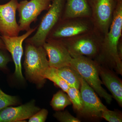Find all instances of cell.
I'll return each instance as SVG.
<instances>
[{
  "label": "cell",
  "mask_w": 122,
  "mask_h": 122,
  "mask_svg": "<svg viewBox=\"0 0 122 122\" xmlns=\"http://www.w3.org/2000/svg\"><path fill=\"white\" fill-rule=\"evenodd\" d=\"M39 110L34 100L19 106L7 107L0 112V122H23Z\"/></svg>",
  "instance_id": "cell-13"
},
{
  "label": "cell",
  "mask_w": 122,
  "mask_h": 122,
  "mask_svg": "<svg viewBox=\"0 0 122 122\" xmlns=\"http://www.w3.org/2000/svg\"><path fill=\"white\" fill-rule=\"evenodd\" d=\"M57 72L70 87H74L79 90L80 75L71 66L57 69Z\"/></svg>",
  "instance_id": "cell-16"
},
{
  "label": "cell",
  "mask_w": 122,
  "mask_h": 122,
  "mask_svg": "<svg viewBox=\"0 0 122 122\" xmlns=\"http://www.w3.org/2000/svg\"><path fill=\"white\" fill-rule=\"evenodd\" d=\"M101 117L109 122H122V113L119 111L110 110L108 109L102 112Z\"/></svg>",
  "instance_id": "cell-21"
},
{
  "label": "cell",
  "mask_w": 122,
  "mask_h": 122,
  "mask_svg": "<svg viewBox=\"0 0 122 122\" xmlns=\"http://www.w3.org/2000/svg\"><path fill=\"white\" fill-rule=\"evenodd\" d=\"M66 0H53L50 7L41 20L36 32L25 42L43 46L50 33L61 19Z\"/></svg>",
  "instance_id": "cell-5"
},
{
  "label": "cell",
  "mask_w": 122,
  "mask_h": 122,
  "mask_svg": "<svg viewBox=\"0 0 122 122\" xmlns=\"http://www.w3.org/2000/svg\"><path fill=\"white\" fill-rule=\"evenodd\" d=\"M88 0L95 29L104 36L111 25L116 0Z\"/></svg>",
  "instance_id": "cell-7"
},
{
  "label": "cell",
  "mask_w": 122,
  "mask_h": 122,
  "mask_svg": "<svg viewBox=\"0 0 122 122\" xmlns=\"http://www.w3.org/2000/svg\"><path fill=\"white\" fill-rule=\"evenodd\" d=\"M42 77L45 79L52 81L66 93L69 88L68 84L58 74L56 68L49 66L44 72Z\"/></svg>",
  "instance_id": "cell-18"
},
{
  "label": "cell",
  "mask_w": 122,
  "mask_h": 122,
  "mask_svg": "<svg viewBox=\"0 0 122 122\" xmlns=\"http://www.w3.org/2000/svg\"><path fill=\"white\" fill-rule=\"evenodd\" d=\"M0 49L5 51L7 50L5 44L2 39H1L0 38Z\"/></svg>",
  "instance_id": "cell-26"
},
{
  "label": "cell",
  "mask_w": 122,
  "mask_h": 122,
  "mask_svg": "<svg viewBox=\"0 0 122 122\" xmlns=\"http://www.w3.org/2000/svg\"><path fill=\"white\" fill-rule=\"evenodd\" d=\"M75 110L80 113L83 108V102L79 90L70 87L66 92Z\"/></svg>",
  "instance_id": "cell-19"
},
{
  "label": "cell",
  "mask_w": 122,
  "mask_h": 122,
  "mask_svg": "<svg viewBox=\"0 0 122 122\" xmlns=\"http://www.w3.org/2000/svg\"><path fill=\"white\" fill-rule=\"evenodd\" d=\"M43 46L49 58L50 66L58 69L70 66L72 57L61 40L47 38Z\"/></svg>",
  "instance_id": "cell-12"
},
{
  "label": "cell",
  "mask_w": 122,
  "mask_h": 122,
  "mask_svg": "<svg viewBox=\"0 0 122 122\" xmlns=\"http://www.w3.org/2000/svg\"><path fill=\"white\" fill-rule=\"evenodd\" d=\"M122 0H116L113 19L108 32L103 36L99 54L95 60L102 65L114 69L122 75V62L117 48L122 37Z\"/></svg>",
  "instance_id": "cell-1"
},
{
  "label": "cell",
  "mask_w": 122,
  "mask_h": 122,
  "mask_svg": "<svg viewBox=\"0 0 122 122\" xmlns=\"http://www.w3.org/2000/svg\"><path fill=\"white\" fill-rule=\"evenodd\" d=\"M50 104L54 110L57 111L63 110L66 107L71 105L72 103L68 94L62 90L54 95Z\"/></svg>",
  "instance_id": "cell-17"
},
{
  "label": "cell",
  "mask_w": 122,
  "mask_h": 122,
  "mask_svg": "<svg viewBox=\"0 0 122 122\" xmlns=\"http://www.w3.org/2000/svg\"><path fill=\"white\" fill-rule=\"evenodd\" d=\"M48 112L46 109H43L39 110L36 113L32 116L29 118V122H45Z\"/></svg>",
  "instance_id": "cell-23"
},
{
  "label": "cell",
  "mask_w": 122,
  "mask_h": 122,
  "mask_svg": "<svg viewBox=\"0 0 122 122\" xmlns=\"http://www.w3.org/2000/svg\"><path fill=\"white\" fill-rule=\"evenodd\" d=\"M91 17L88 0H66L61 19Z\"/></svg>",
  "instance_id": "cell-15"
},
{
  "label": "cell",
  "mask_w": 122,
  "mask_h": 122,
  "mask_svg": "<svg viewBox=\"0 0 122 122\" xmlns=\"http://www.w3.org/2000/svg\"><path fill=\"white\" fill-rule=\"evenodd\" d=\"M18 102L16 96L7 94L0 89V112L7 107L16 105Z\"/></svg>",
  "instance_id": "cell-20"
},
{
  "label": "cell",
  "mask_w": 122,
  "mask_h": 122,
  "mask_svg": "<svg viewBox=\"0 0 122 122\" xmlns=\"http://www.w3.org/2000/svg\"><path fill=\"white\" fill-rule=\"evenodd\" d=\"M71 66L78 72L83 79L108 104L112 101V96L107 93L102 86V82L99 77V63L96 60L83 56L72 57Z\"/></svg>",
  "instance_id": "cell-3"
},
{
  "label": "cell",
  "mask_w": 122,
  "mask_h": 122,
  "mask_svg": "<svg viewBox=\"0 0 122 122\" xmlns=\"http://www.w3.org/2000/svg\"><path fill=\"white\" fill-rule=\"evenodd\" d=\"M5 51L0 49V70H6L7 65L11 61L10 56Z\"/></svg>",
  "instance_id": "cell-24"
},
{
  "label": "cell",
  "mask_w": 122,
  "mask_h": 122,
  "mask_svg": "<svg viewBox=\"0 0 122 122\" xmlns=\"http://www.w3.org/2000/svg\"><path fill=\"white\" fill-rule=\"evenodd\" d=\"M103 37L95 29L74 37L60 40L72 57L81 55L95 59L99 54Z\"/></svg>",
  "instance_id": "cell-4"
},
{
  "label": "cell",
  "mask_w": 122,
  "mask_h": 122,
  "mask_svg": "<svg viewBox=\"0 0 122 122\" xmlns=\"http://www.w3.org/2000/svg\"><path fill=\"white\" fill-rule=\"evenodd\" d=\"M53 0H23L19 2L17 11L19 13L18 24L20 31H27L35 22L42 12L47 11Z\"/></svg>",
  "instance_id": "cell-8"
},
{
  "label": "cell",
  "mask_w": 122,
  "mask_h": 122,
  "mask_svg": "<svg viewBox=\"0 0 122 122\" xmlns=\"http://www.w3.org/2000/svg\"><path fill=\"white\" fill-rule=\"evenodd\" d=\"M80 92L83 102V108L79 113L85 117H101L102 111L107 109L96 94L93 89L80 75Z\"/></svg>",
  "instance_id": "cell-9"
},
{
  "label": "cell",
  "mask_w": 122,
  "mask_h": 122,
  "mask_svg": "<svg viewBox=\"0 0 122 122\" xmlns=\"http://www.w3.org/2000/svg\"><path fill=\"white\" fill-rule=\"evenodd\" d=\"M95 29L91 18L61 19L52 29L47 38L62 40L74 37Z\"/></svg>",
  "instance_id": "cell-6"
},
{
  "label": "cell",
  "mask_w": 122,
  "mask_h": 122,
  "mask_svg": "<svg viewBox=\"0 0 122 122\" xmlns=\"http://www.w3.org/2000/svg\"><path fill=\"white\" fill-rule=\"evenodd\" d=\"M37 26L31 28L23 35L15 36H8L0 35V38L3 41L6 50L11 54L15 64L14 75L18 80L23 81L24 77L22 72L21 59L23 54L22 44L37 28Z\"/></svg>",
  "instance_id": "cell-10"
},
{
  "label": "cell",
  "mask_w": 122,
  "mask_h": 122,
  "mask_svg": "<svg viewBox=\"0 0 122 122\" xmlns=\"http://www.w3.org/2000/svg\"><path fill=\"white\" fill-rule=\"evenodd\" d=\"M18 5V0H10L5 4L0 5V35H19L20 31L16 18Z\"/></svg>",
  "instance_id": "cell-11"
},
{
  "label": "cell",
  "mask_w": 122,
  "mask_h": 122,
  "mask_svg": "<svg viewBox=\"0 0 122 122\" xmlns=\"http://www.w3.org/2000/svg\"><path fill=\"white\" fill-rule=\"evenodd\" d=\"M26 43L24 63L25 73L29 81L41 87L46 80L42 75L49 66L47 54L43 46Z\"/></svg>",
  "instance_id": "cell-2"
},
{
  "label": "cell",
  "mask_w": 122,
  "mask_h": 122,
  "mask_svg": "<svg viewBox=\"0 0 122 122\" xmlns=\"http://www.w3.org/2000/svg\"><path fill=\"white\" fill-rule=\"evenodd\" d=\"M117 52L118 56L120 60L122 59V38L120 39L117 48Z\"/></svg>",
  "instance_id": "cell-25"
},
{
  "label": "cell",
  "mask_w": 122,
  "mask_h": 122,
  "mask_svg": "<svg viewBox=\"0 0 122 122\" xmlns=\"http://www.w3.org/2000/svg\"><path fill=\"white\" fill-rule=\"evenodd\" d=\"M54 116L57 120L61 122H80L81 120L75 117L67 111H57L54 114Z\"/></svg>",
  "instance_id": "cell-22"
},
{
  "label": "cell",
  "mask_w": 122,
  "mask_h": 122,
  "mask_svg": "<svg viewBox=\"0 0 122 122\" xmlns=\"http://www.w3.org/2000/svg\"><path fill=\"white\" fill-rule=\"evenodd\" d=\"M99 76L103 84L110 92L112 96L120 106H122V80L108 68L99 64Z\"/></svg>",
  "instance_id": "cell-14"
}]
</instances>
